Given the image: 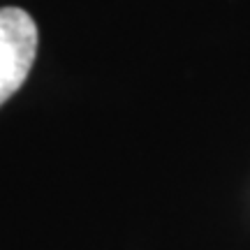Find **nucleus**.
<instances>
[{
  "label": "nucleus",
  "mask_w": 250,
  "mask_h": 250,
  "mask_svg": "<svg viewBox=\"0 0 250 250\" xmlns=\"http://www.w3.org/2000/svg\"><path fill=\"white\" fill-rule=\"evenodd\" d=\"M37 56V26L21 7H0V107L17 93Z\"/></svg>",
  "instance_id": "f257e3e1"
}]
</instances>
